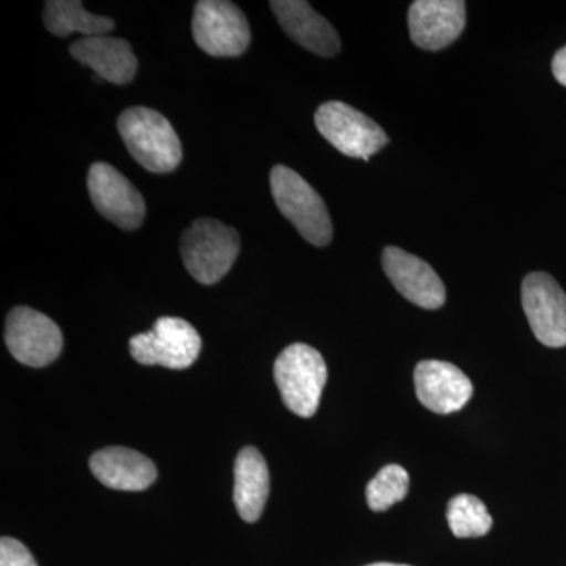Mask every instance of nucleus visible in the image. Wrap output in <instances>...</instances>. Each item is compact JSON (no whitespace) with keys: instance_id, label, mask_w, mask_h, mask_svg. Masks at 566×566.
Returning <instances> with one entry per match:
<instances>
[{"instance_id":"obj_10","label":"nucleus","mask_w":566,"mask_h":566,"mask_svg":"<svg viewBox=\"0 0 566 566\" xmlns=\"http://www.w3.org/2000/svg\"><path fill=\"white\" fill-rule=\"evenodd\" d=\"M521 300L536 340L549 348L566 346V294L546 273L528 274Z\"/></svg>"},{"instance_id":"obj_13","label":"nucleus","mask_w":566,"mask_h":566,"mask_svg":"<svg viewBox=\"0 0 566 566\" xmlns=\"http://www.w3.org/2000/svg\"><path fill=\"white\" fill-rule=\"evenodd\" d=\"M417 398L436 415H452L471 400L474 386L453 364L442 360H423L416 367Z\"/></svg>"},{"instance_id":"obj_6","label":"nucleus","mask_w":566,"mask_h":566,"mask_svg":"<svg viewBox=\"0 0 566 566\" xmlns=\"http://www.w3.org/2000/svg\"><path fill=\"white\" fill-rule=\"evenodd\" d=\"M202 349V338L191 323L175 316H163L151 331L134 335L129 353L142 365H161L172 370H186L196 363Z\"/></svg>"},{"instance_id":"obj_19","label":"nucleus","mask_w":566,"mask_h":566,"mask_svg":"<svg viewBox=\"0 0 566 566\" xmlns=\"http://www.w3.org/2000/svg\"><path fill=\"white\" fill-rule=\"evenodd\" d=\"M447 521L457 538H479L493 527V517L485 504L471 494L455 495L449 502Z\"/></svg>"},{"instance_id":"obj_2","label":"nucleus","mask_w":566,"mask_h":566,"mask_svg":"<svg viewBox=\"0 0 566 566\" xmlns=\"http://www.w3.org/2000/svg\"><path fill=\"white\" fill-rule=\"evenodd\" d=\"M240 249L237 230L216 219H197L180 240L182 263L202 285L221 281L232 270Z\"/></svg>"},{"instance_id":"obj_12","label":"nucleus","mask_w":566,"mask_h":566,"mask_svg":"<svg viewBox=\"0 0 566 566\" xmlns=\"http://www.w3.org/2000/svg\"><path fill=\"white\" fill-rule=\"evenodd\" d=\"M409 35L417 46L439 51L460 39L465 3L460 0H416L409 7Z\"/></svg>"},{"instance_id":"obj_17","label":"nucleus","mask_w":566,"mask_h":566,"mask_svg":"<svg viewBox=\"0 0 566 566\" xmlns=\"http://www.w3.org/2000/svg\"><path fill=\"white\" fill-rule=\"evenodd\" d=\"M270 495V471L259 450L245 447L234 463V505L245 523L262 516Z\"/></svg>"},{"instance_id":"obj_1","label":"nucleus","mask_w":566,"mask_h":566,"mask_svg":"<svg viewBox=\"0 0 566 566\" xmlns=\"http://www.w3.org/2000/svg\"><path fill=\"white\" fill-rule=\"evenodd\" d=\"M117 128L129 155L148 172L170 174L180 166V137L158 111L129 107L118 117Z\"/></svg>"},{"instance_id":"obj_22","label":"nucleus","mask_w":566,"mask_h":566,"mask_svg":"<svg viewBox=\"0 0 566 566\" xmlns=\"http://www.w3.org/2000/svg\"><path fill=\"white\" fill-rule=\"evenodd\" d=\"M553 73L556 80L566 87V46L554 55Z\"/></svg>"},{"instance_id":"obj_9","label":"nucleus","mask_w":566,"mask_h":566,"mask_svg":"<svg viewBox=\"0 0 566 566\" xmlns=\"http://www.w3.org/2000/svg\"><path fill=\"white\" fill-rule=\"evenodd\" d=\"M87 188L92 203L107 221L128 232L139 229L147 214L144 197L114 166L93 164L88 170Z\"/></svg>"},{"instance_id":"obj_5","label":"nucleus","mask_w":566,"mask_h":566,"mask_svg":"<svg viewBox=\"0 0 566 566\" xmlns=\"http://www.w3.org/2000/svg\"><path fill=\"white\" fill-rule=\"evenodd\" d=\"M315 125L324 139L338 151L349 158L364 159L365 163L389 144L385 129L349 104H322L315 114Z\"/></svg>"},{"instance_id":"obj_21","label":"nucleus","mask_w":566,"mask_h":566,"mask_svg":"<svg viewBox=\"0 0 566 566\" xmlns=\"http://www.w3.org/2000/svg\"><path fill=\"white\" fill-rule=\"evenodd\" d=\"M0 566H39L31 551L18 539L3 536L0 539Z\"/></svg>"},{"instance_id":"obj_15","label":"nucleus","mask_w":566,"mask_h":566,"mask_svg":"<svg viewBox=\"0 0 566 566\" xmlns=\"http://www.w3.org/2000/svg\"><path fill=\"white\" fill-rule=\"evenodd\" d=\"M70 54L82 65L91 66L96 76L115 85L128 84L136 76L137 59L126 40L88 36L74 41Z\"/></svg>"},{"instance_id":"obj_8","label":"nucleus","mask_w":566,"mask_h":566,"mask_svg":"<svg viewBox=\"0 0 566 566\" xmlns=\"http://www.w3.org/2000/svg\"><path fill=\"white\" fill-rule=\"evenodd\" d=\"M6 344L18 363L46 367L62 353L61 327L31 307H14L7 316Z\"/></svg>"},{"instance_id":"obj_11","label":"nucleus","mask_w":566,"mask_h":566,"mask_svg":"<svg viewBox=\"0 0 566 566\" xmlns=\"http://www.w3.org/2000/svg\"><path fill=\"white\" fill-rule=\"evenodd\" d=\"M382 268L397 292L412 304L427 311L444 305V283L433 268L419 256L389 245L382 252Z\"/></svg>"},{"instance_id":"obj_18","label":"nucleus","mask_w":566,"mask_h":566,"mask_svg":"<svg viewBox=\"0 0 566 566\" xmlns=\"http://www.w3.org/2000/svg\"><path fill=\"white\" fill-rule=\"evenodd\" d=\"M44 25L52 35L62 39L74 32L88 39L107 35L114 31L115 22L111 18L88 13L77 0H50L44 10Z\"/></svg>"},{"instance_id":"obj_23","label":"nucleus","mask_w":566,"mask_h":566,"mask_svg":"<svg viewBox=\"0 0 566 566\" xmlns=\"http://www.w3.org/2000/svg\"><path fill=\"white\" fill-rule=\"evenodd\" d=\"M368 566H409V565H397V564H374Z\"/></svg>"},{"instance_id":"obj_16","label":"nucleus","mask_w":566,"mask_h":566,"mask_svg":"<svg viewBox=\"0 0 566 566\" xmlns=\"http://www.w3.org/2000/svg\"><path fill=\"white\" fill-rule=\"evenodd\" d=\"M91 469L104 486L118 491L147 490L158 476L150 458L126 447L99 450L91 458Z\"/></svg>"},{"instance_id":"obj_3","label":"nucleus","mask_w":566,"mask_h":566,"mask_svg":"<svg viewBox=\"0 0 566 566\" xmlns=\"http://www.w3.org/2000/svg\"><path fill=\"white\" fill-rule=\"evenodd\" d=\"M271 192L279 211L296 227L308 243L324 248L333 240V222L322 196L285 166H275L270 175Z\"/></svg>"},{"instance_id":"obj_4","label":"nucleus","mask_w":566,"mask_h":566,"mask_svg":"<svg viewBox=\"0 0 566 566\" xmlns=\"http://www.w3.org/2000/svg\"><path fill=\"white\" fill-rule=\"evenodd\" d=\"M274 379L286 408L307 419L315 415L322 400L327 381L326 363L312 346L290 345L275 359Z\"/></svg>"},{"instance_id":"obj_7","label":"nucleus","mask_w":566,"mask_h":566,"mask_svg":"<svg viewBox=\"0 0 566 566\" xmlns=\"http://www.w3.org/2000/svg\"><path fill=\"white\" fill-rule=\"evenodd\" d=\"M192 36L212 57H238L251 44V28L234 3L200 0L193 9Z\"/></svg>"},{"instance_id":"obj_14","label":"nucleus","mask_w":566,"mask_h":566,"mask_svg":"<svg viewBox=\"0 0 566 566\" xmlns=\"http://www.w3.org/2000/svg\"><path fill=\"white\" fill-rule=\"evenodd\" d=\"M283 32L297 44L322 57H333L340 51V36L331 22L316 13L303 0H274L271 2Z\"/></svg>"},{"instance_id":"obj_20","label":"nucleus","mask_w":566,"mask_h":566,"mask_svg":"<svg viewBox=\"0 0 566 566\" xmlns=\"http://www.w3.org/2000/svg\"><path fill=\"white\" fill-rule=\"evenodd\" d=\"M409 491V475L401 465L389 464L367 486V504L374 512H386L403 501Z\"/></svg>"}]
</instances>
